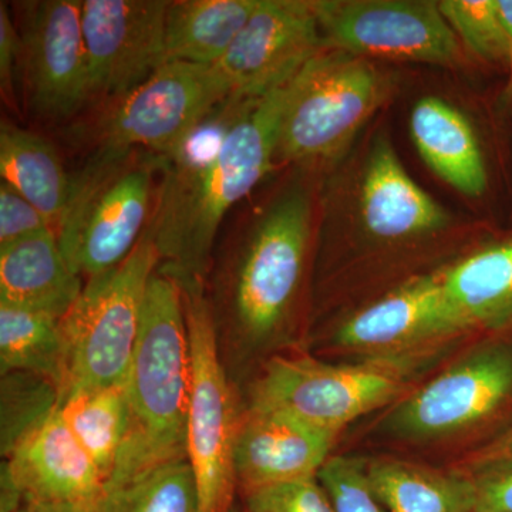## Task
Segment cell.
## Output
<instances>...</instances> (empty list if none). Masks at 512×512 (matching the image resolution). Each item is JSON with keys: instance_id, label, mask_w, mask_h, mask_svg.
<instances>
[{"instance_id": "cell-1", "label": "cell", "mask_w": 512, "mask_h": 512, "mask_svg": "<svg viewBox=\"0 0 512 512\" xmlns=\"http://www.w3.org/2000/svg\"><path fill=\"white\" fill-rule=\"evenodd\" d=\"M286 86L251 104L211 163L194 170L164 167L146 232L160 258L158 271L180 288L207 286L225 215L274 165Z\"/></svg>"}, {"instance_id": "cell-2", "label": "cell", "mask_w": 512, "mask_h": 512, "mask_svg": "<svg viewBox=\"0 0 512 512\" xmlns=\"http://www.w3.org/2000/svg\"><path fill=\"white\" fill-rule=\"evenodd\" d=\"M312 205L301 188L278 198L255 221L208 295L229 377L249 355L281 342L301 292L311 241Z\"/></svg>"}, {"instance_id": "cell-3", "label": "cell", "mask_w": 512, "mask_h": 512, "mask_svg": "<svg viewBox=\"0 0 512 512\" xmlns=\"http://www.w3.org/2000/svg\"><path fill=\"white\" fill-rule=\"evenodd\" d=\"M190 389L191 349L183 292L157 269L148 281L126 379L130 431L109 483V500L148 471L187 457Z\"/></svg>"}, {"instance_id": "cell-4", "label": "cell", "mask_w": 512, "mask_h": 512, "mask_svg": "<svg viewBox=\"0 0 512 512\" xmlns=\"http://www.w3.org/2000/svg\"><path fill=\"white\" fill-rule=\"evenodd\" d=\"M164 157L140 147L100 144L72 177V191L56 228L70 268L84 281L121 264L153 214L154 175Z\"/></svg>"}, {"instance_id": "cell-5", "label": "cell", "mask_w": 512, "mask_h": 512, "mask_svg": "<svg viewBox=\"0 0 512 512\" xmlns=\"http://www.w3.org/2000/svg\"><path fill=\"white\" fill-rule=\"evenodd\" d=\"M417 362V353L338 365L275 355L262 363L248 407L278 410L339 434L352 421L394 402L406 390Z\"/></svg>"}, {"instance_id": "cell-6", "label": "cell", "mask_w": 512, "mask_h": 512, "mask_svg": "<svg viewBox=\"0 0 512 512\" xmlns=\"http://www.w3.org/2000/svg\"><path fill=\"white\" fill-rule=\"evenodd\" d=\"M158 264L157 249L144 232L121 264L84 281L82 295L60 320L67 350L62 399L126 383L148 281Z\"/></svg>"}, {"instance_id": "cell-7", "label": "cell", "mask_w": 512, "mask_h": 512, "mask_svg": "<svg viewBox=\"0 0 512 512\" xmlns=\"http://www.w3.org/2000/svg\"><path fill=\"white\" fill-rule=\"evenodd\" d=\"M389 87L369 60L323 50L286 86L276 158L313 165L338 157L382 106Z\"/></svg>"}, {"instance_id": "cell-8", "label": "cell", "mask_w": 512, "mask_h": 512, "mask_svg": "<svg viewBox=\"0 0 512 512\" xmlns=\"http://www.w3.org/2000/svg\"><path fill=\"white\" fill-rule=\"evenodd\" d=\"M180 289L191 349L187 458L197 481L198 512H228L238 491L234 444L241 410L222 362L207 286Z\"/></svg>"}, {"instance_id": "cell-9", "label": "cell", "mask_w": 512, "mask_h": 512, "mask_svg": "<svg viewBox=\"0 0 512 512\" xmlns=\"http://www.w3.org/2000/svg\"><path fill=\"white\" fill-rule=\"evenodd\" d=\"M325 49L363 59L453 66L456 33L427 0H315Z\"/></svg>"}, {"instance_id": "cell-10", "label": "cell", "mask_w": 512, "mask_h": 512, "mask_svg": "<svg viewBox=\"0 0 512 512\" xmlns=\"http://www.w3.org/2000/svg\"><path fill=\"white\" fill-rule=\"evenodd\" d=\"M232 96L215 64L167 62L103 121L101 144L168 157L215 106Z\"/></svg>"}, {"instance_id": "cell-11", "label": "cell", "mask_w": 512, "mask_h": 512, "mask_svg": "<svg viewBox=\"0 0 512 512\" xmlns=\"http://www.w3.org/2000/svg\"><path fill=\"white\" fill-rule=\"evenodd\" d=\"M323 50L315 3L259 0L247 25L215 66L232 96L258 100L291 83Z\"/></svg>"}, {"instance_id": "cell-12", "label": "cell", "mask_w": 512, "mask_h": 512, "mask_svg": "<svg viewBox=\"0 0 512 512\" xmlns=\"http://www.w3.org/2000/svg\"><path fill=\"white\" fill-rule=\"evenodd\" d=\"M20 67L32 109L47 119H66L92 97L79 0L19 3Z\"/></svg>"}, {"instance_id": "cell-13", "label": "cell", "mask_w": 512, "mask_h": 512, "mask_svg": "<svg viewBox=\"0 0 512 512\" xmlns=\"http://www.w3.org/2000/svg\"><path fill=\"white\" fill-rule=\"evenodd\" d=\"M165 0H84L82 29L93 96L136 90L165 60Z\"/></svg>"}, {"instance_id": "cell-14", "label": "cell", "mask_w": 512, "mask_h": 512, "mask_svg": "<svg viewBox=\"0 0 512 512\" xmlns=\"http://www.w3.org/2000/svg\"><path fill=\"white\" fill-rule=\"evenodd\" d=\"M511 396L512 350L485 348L404 399L389 429L406 439L450 436L493 416Z\"/></svg>"}, {"instance_id": "cell-15", "label": "cell", "mask_w": 512, "mask_h": 512, "mask_svg": "<svg viewBox=\"0 0 512 512\" xmlns=\"http://www.w3.org/2000/svg\"><path fill=\"white\" fill-rule=\"evenodd\" d=\"M0 485L52 512H106L109 485L59 409L8 457Z\"/></svg>"}, {"instance_id": "cell-16", "label": "cell", "mask_w": 512, "mask_h": 512, "mask_svg": "<svg viewBox=\"0 0 512 512\" xmlns=\"http://www.w3.org/2000/svg\"><path fill=\"white\" fill-rule=\"evenodd\" d=\"M467 329L439 272L419 276L355 313L340 325L335 340L370 357L409 355Z\"/></svg>"}, {"instance_id": "cell-17", "label": "cell", "mask_w": 512, "mask_h": 512, "mask_svg": "<svg viewBox=\"0 0 512 512\" xmlns=\"http://www.w3.org/2000/svg\"><path fill=\"white\" fill-rule=\"evenodd\" d=\"M336 439L338 433L288 413L241 410L234 444L238 491L318 478Z\"/></svg>"}, {"instance_id": "cell-18", "label": "cell", "mask_w": 512, "mask_h": 512, "mask_svg": "<svg viewBox=\"0 0 512 512\" xmlns=\"http://www.w3.org/2000/svg\"><path fill=\"white\" fill-rule=\"evenodd\" d=\"M359 200L363 225L380 239L419 237L447 227L450 221L439 202L410 177L384 137L367 158Z\"/></svg>"}, {"instance_id": "cell-19", "label": "cell", "mask_w": 512, "mask_h": 512, "mask_svg": "<svg viewBox=\"0 0 512 512\" xmlns=\"http://www.w3.org/2000/svg\"><path fill=\"white\" fill-rule=\"evenodd\" d=\"M83 288L84 279L64 258L55 229L0 245V303L62 320Z\"/></svg>"}, {"instance_id": "cell-20", "label": "cell", "mask_w": 512, "mask_h": 512, "mask_svg": "<svg viewBox=\"0 0 512 512\" xmlns=\"http://www.w3.org/2000/svg\"><path fill=\"white\" fill-rule=\"evenodd\" d=\"M410 134L424 163L437 177L468 197L487 190V167L470 120L457 107L436 96L414 104Z\"/></svg>"}, {"instance_id": "cell-21", "label": "cell", "mask_w": 512, "mask_h": 512, "mask_svg": "<svg viewBox=\"0 0 512 512\" xmlns=\"http://www.w3.org/2000/svg\"><path fill=\"white\" fill-rule=\"evenodd\" d=\"M259 0H177L165 19V60L212 66L228 52Z\"/></svg>"}, {"instance_id": "cell-22", "label": "cell", "mask_w": 512, "mask_h": 512, "mask_svg": "<svg viewBox=\"0 0 512 512\" xmlns=\"http://www.w3.org/2000/svg\"><path fill=\"white\" fill-rule=\"evenodd\" d=\"M0 175L57 228L72 191V177L64 171L55 147L39 134L2 121Z\"/></svg>"}, {"instance_id": "cell-23", "label": "cell", "mask_w": 512, "mask_h": 512, "mask_svg": "<svg viewBox=\"0 0 512 512\" xmlns=\"http://www.w3.org/2000/svg\"><path fill=\"white\" fill-rule=\"evenodd\" d=\"M443 275L448 296L468 328L512 325V239L474 252Z\"/></svg>"}, {"instance_id": "cell-24", "label": "cell", "mask_w": 512, "mask_h": 512, "mask_svg": "<svg viewBox=\"0 0 512 512\" xmlns=\"http://www.w3.org/2000/svg\"><path fill=\"white\" fill-rule=\"evenodd\" d=\"M60 413L109 485L130 431L126 383L67 394Z\"/></svg>"}, {"instance_id": "cell-25", "label": "cell", "mask_w": 512, "mask_h": 512, "mask_svg": "<svg viewBox=\"0 0 512 512\" xmlns=\"http://www.w3.org/2000/svg\"><path fill=\"white\" fill-rule=\"evenodd\" d=\"M366 471L387 512H473L470 477L436 473L396 460L375 461Z\"/></svg>"}, {"instance_id": "cell-26", "label": "cell", "mask_w": 512, "mask_h": 512, "mask_svg": "<svg viewBox=\"0 0 512 512\" xmlns=\"http://www.w3.org/2000/svg\"><path fill=\"white\" fill-rule=\"evenodd\" d=\"M8 372L45 377L63 394L67 350L59 319L0 303V375Z\"/></svg>"}, {"instance_id": "cell-27", "label": "cell", "mask_w": 512, "mask_h": 512, "mask_svg": "<svg viewBox=\"0 0 512 512\" xmlns=\"http://www.w3.org/2000/svg\"><path fill=\"white\" fill-rule=\"evenodd\" d=\"M0 376V450L6 458L59 409L62 394L55 383L35 373Z\"/></svg>"}, {"instance_id": "cell-28", "label": "cell", "mask_w": 512, "mask_h": 512, "mask_svg": "<svg viewBox=\"0 0 512 512\" xmlns=\"http://www.w3.org/2000/svg\"><path fill=\"white\" fill-rule=\"evenodd\" d=\"M198 490L187 457L148 471L114 494L106 512H198Z\"/></svg>"}, {"instance_id": "cell-29", "label": "cell", "mask_w": 512, "mask_h": 512, "mask_svg": "<svg viewBox=\"0 0 512 512\" xmlns=\"http://www.w3.org/2000/svg\"><path fill=\"white\" fill-rule=\"evenodd\" d=\"M440 12L457 39L487 62H505V37L497 0H441Z\"/></svg>"}, {"instance_id": "cell-30", "label": "cell", "mask_w": 512, "mask_h": 512, "mask_svg": "<svg viewBox=\"0 0 512 512\" xmlns=\"http://www.w3.org/2000/svg\"><path fill=\"white\" fill-rule=\"evenodd\" d=\"M318 481L333 512H387L370 485L365 464L355 458L330 457Z\"/></svg>"}, {"instance_id": "cell-31", "label": "cell", "mask_w": 512, "mask_h": 512, "mask_svg": "<svg viewBox=\"0 0 512 512\" xmlns=\"http://www.w3.org/2000/svg\"><path fill=\"white\" fill-rule=\"evenodd\" d=\"M238 493L228 512H333L318 478Z\"/></svg>"}, {"instance_id": "cell-32", "label": "cell", "mask_w": 512, "mask_h": 512, "mask_svg": "<svg viewBox=\"0 0 512 512\" xmlns=\"http://www.w3.org/2000/svg\"><path fill=\"white\" fill-rule=\"evenodd\" d=\"M55 229L32 202L5 181L0 184V245Z\"/></svg>"}, {"instance_id": "cell-33", "label": "cell", "mask_w": 512, "mask_h": 512, "mask_svg": "<svg viewBox=\"0 0 512 512\" xmlns=\"http://www.w3.org/2000/svg\"><path fill=\"white\" fill-rule=\"evenodd\" d=\"M476 470L473 512H512V458Z\"/></svg>"}, {"instance_id": "cell-34", "label": "cell", "mask_w": 512, "mask_h": 512, "mask_svg": "<svg viewBox=\"0 0 512 512\" xmlns=\"http://www.w3.org/2000/svg\"><path fill=\"white\" fill-rule=\"evenodd\" d=\"M22 37L10 16L9 6L0 2V86L5 100H15V79L22 62Z\"/></svg>"}, {"instance_id": "cell-35", "label": "cell", "mask_w": 512, "mask_h": 512, "mask_svg": "<svg viewBox=\"0 0 512 512\" xmlns=\"http://www.w3.org/2000/svg\"><path fill=\"white\" fill-rule=\"evenodd\" d=\"M510 458H512V429L485 446L483 450L478 451L471 464L480 468L497 461L510 460Z\"/></svg>"}, {"instance_id": "cell-36", "label": "cell", "mask_w": 512, "mask_h": 512, "mask_svg": "<svg viewBox=\"0 0 512 512\" xmlns=\"http://www.w3.org/2000/svg\"><path fill=\"white\" fill-rule=\"evenodd\" d=\"M0 512H52L23 500L8 487L0 485Z\"/></svg>"}, {"instance_id": "cell-37", "label": "cell", "mask_w": 512, "mask_h": 512, "mask_svg": "<svg viewBox=\"0 0 512 512\" xmlns=\"http://www.w3.org/2000/svg\"><path fill=\"white\" fill-rule=\"evenodd\" d=\"M497 5L501 23H503L505 63L510 67V87L512 89V0H497Z\"/></svg>"}]
</instances>
